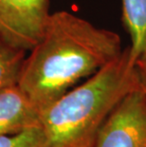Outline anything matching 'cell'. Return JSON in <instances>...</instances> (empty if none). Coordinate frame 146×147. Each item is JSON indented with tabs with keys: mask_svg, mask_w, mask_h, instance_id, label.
Wrapping results in <instances>:
<instances>
[{
	"mask_svg": "<svg viewBox=\"0 0 146 147\" xmlns=\"http://www.w3.org/2000/svg\"><path fill=\"white\" fill-rule=\"evenodd\" d=\"M135 67L138 74L139 88L146 94V49L137 59Z\"/></svg>",
	"mask_w": 146,
	"mask_h": 147,
	"instance_id": "9",
	"label": "cell"
},
{
	"mask_svg": "<svg viewBox=\"0 0 146 147\" xmlns=\"http://www.w3.org/2000/svg\"><path fill=\"white\" fill-rule=\"evenodd\" d=\"M120 35L66 11L51 13L17 84L39 112L122 53Z\"/></svg>",
	"mask_w": 146,
	"mask_h": 147,
	"instance_id": "1",
	"label": "cell"
},
{
	"mask_svg": "<svg viewBox=\"0 0 146 147\" xmlns=\"http://www.w3.org/2000/svg\"><path fill=\"white\" fill-rule=\"evenodd\" d=\"M94 147H146V94L141 88L124 96L110 112Z\"/></svg>",
	"mask_w": 146,
	"mask_h": 147,
	"instance_id": "3",
	"label": "cell"
},
{
	"mask_svg": "<svg viewBox=\"0 0 146 147\" xmlns=\"http://www.w3.org/2000/svg\"><path fill=\"white\" fill-rule=\"evenodd\" d=\"M50 14L48 0H0V39L30 51L41 39Z\"/></svg>",
	"mask_w": 146,
	"mask_h": 147,
	"instance_id": "4",
	"label": "cell"
},
{
	"mask_svg": "<svg viewBox=\"0 0 146 147\" xmlns=\"http://www.w3.org/2000/svg\"><path fill=\"white\" fill-rule=\"evenodd\" d=\"M40 125V112L18 84L0 89V136Z\"/></svg>",
	"mask_w": 146,
	"mask_h": 147,
	"instance_id": "5",
	"label": "cell"
},
{
	"mask_svg": "<svg viewBox=\"0 0 146 147\" xmlns=\"http://www.w3.org/2000/svg\"><path fill=\"white\" fill-rule=\"evenodd\" d=\"M122 18L131 37L130 56L135 63L146 49V0H122Z\"/></svg>",
	"mask_w": 146,
	"mask_h": 147,
	"instance_id": "6",
	"label": "cell"
},
{
	"mask_svg": "<svg viewBox=\"0 0 146 147\" xmlns=\"http://www.w3.org/2000/svg\"><path fill=\"white\" fill-rule=\"evenodd\" d=\"M137 88L138 74L128 47L86 82L40 112L46 147H94L105 119Z\"/></svg>",
	"mask_w": 146,
	"mask_h": 147,
	"instance_id": "2",
	"label": "cell"
},
{
	"mask_svg": "<svg viewBox=\"0 0 146 147\" xmlns=\"http://www.w3.org/2000/svg\"><path fill=\"white\" fill-rule=\"evenodd\" d=\"M25 59L26 51L0 39V89L17 84Z\"/></svg>",
	"mask_w": 146,
	"mask_h": 147,
	"instance_id": "7",
	"label": "cell"
},
{
	"mask_svg": "<svg viewBox=\"0 0 146 147\" xmlns=\"http://www.w3.org/2000/svg\"><path fill=\"white\" fill-rule=\"evenodd\" d=\"M0 147H46L41 125H36L16 134L0 136Z\"/></svg>",
	"mask_w": 146,
	"mask_h": 147,
	"instance_id": "8",
	"label": "cell"
}]
</instances>
